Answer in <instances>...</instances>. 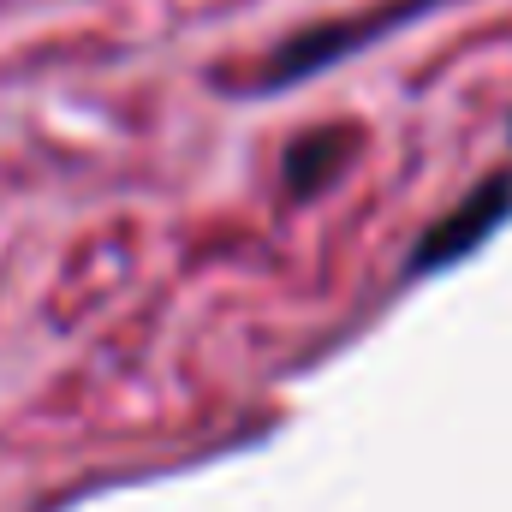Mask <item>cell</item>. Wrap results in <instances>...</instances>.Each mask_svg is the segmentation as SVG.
<instances>
[{
    "label": "cell",
    "mask_w": 512,
    "mask_h": 512,
    "mask_svg": "<svg viewBox=\"0 0 512 512\" xmlns=\"http://www.w3.org/2000/svg\"><path fill=\"white\" fill-rule=\"evenodd\" d=\"M512 221V167L501 173H489V179H477L423 239H417V251H411V274H441V268H453V262H465V256H477L501 227Z\"/></svg>",
    "instance_id": "7a4b0ae2"
},
{
    "label": "cell",
    "mask_w": 512,
    "mask_h": 512,
    "mask_svg": "<svg viewBox=\"0 0 512 512\" xmlns=\"http://www.w3.org/2000/svg\"><path fill=\"white\" fill-rule=\"evenodd\" d=\"M352 149H358V131L352 126H316L304 131L292 149H286V197H322L346 167H352Z\"/></svg>",
    "instance_id": "3957f363"
},
{
    "label": "cell",
    "mask_w": 512,
    "mask_h": 512,
    "mask_svg": "<svg viewBox=\"0 0 512 512\" xmlns=\"http://www.w3.org/2000/svg\"><path fill=\"white\" fill-rule=\"evenodd\" d=\"M435 6H447V0H376V6H364V12H346V18L292 30L286 42H274V48L256 60L233 90H245V96H274V90H292V84H304V78H322V72L340 66L346 54L382 42L387 30H399V24H417V18L435 12Z\"/></svg>",
    "instance_id": "6da1fadb"
}]
</instances>
